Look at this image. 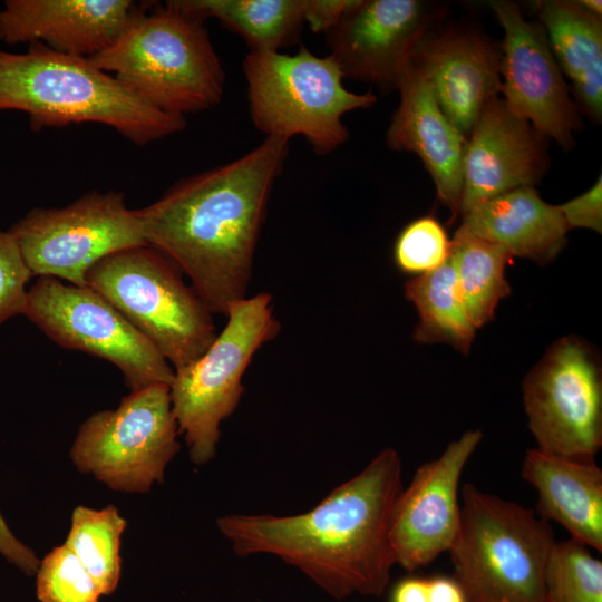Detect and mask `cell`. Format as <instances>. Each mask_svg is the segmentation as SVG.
Listing matches in <instances>:
<instances>
[{"mask_svg": "<svg viewBox=\"0 0 602 602\" xmlns=\"http://www.w3.org/2000/svg\"><path fill=\"white\" fill-rule=\"evenodd\" d=\"M402 488L401 457L386 447L305 513L230 514L216 525L239 556L274 555L334 599L380 596L396 565L389 532Z\"/></svg>", "mask_w": 602, "mask_h": 602, "instance_id": "obj_2", "label": "cell"}, {"mask_svg": "<svg viewBox=\"0 0 602 602\" xmlns=\"http://www.w3.org/2000/svg\"><path fill=\"white\" fill-rule=\"evenodd\" d=\"M31 276L12 235L0 231V326L23 314Z\"/></svg>", "mask_w": 602, "mask_h": 602, "instance_id": "obj_30", "label": "cell"}, {"mask_svg": "<svg viewBox=\"0 0 602 602\" xmlns=\"http://www.w3.org/2000/svg\"><path fill=\"white\" fill-rule=\"evenodd\" d=\"M546 602H602V562L570 538L555 542L545 572Z\"/></svg>", "mask_w": 602, "mask_h": 602, "instance_id": "obj_27", "label": "cell"}, {"mask_svg": "<svg viewBox=\"0 0 602 602\" xmlns=\"http://www.w3.org/2000/svg\"><path fill=\"white\" fill-rule=\"evenodd\" d=\"M23 315L60 347L115 365L130 391L173 380L174 369L155 347L88 285L40 276L28 289Z\"/></svg>", "mask_w": 602, "mask_h": 602, "instance_id": "obj_12", "label": "cell"}, {"mask_svg": "<svg viewBox=\"0 0 602 602\" xmlns=\"http://www.w3.org/2000/svg\"><path fill=\"white\" fill-rule=\"evenodd\" d=\"M522 477L537 491L541 517L562 525L572 540L602 552V469L594 459L531 448L523 459Z\"/></svg>", "mask_w": 602, "mask_h": 602, "instance_id": "obj_20", "label": "cell"}, {"mask_svg": "<svg viewBox=\"0 0 602 602\" xmlns=\"http://www.w3.org/2000/svg\"><path fill=\"white\" fill-rule=\"evenodd\" d=\"M410 64L466 139L484 107L501 93V49L475 30H431L416 47Z\"/></svg>", "mask_w": 602, "mask_h": 602, "instance_id": "obj_16", "label": "cell"}, {"mask_svg": "<svg viewBox=\"0 0 602 602\" xmlns=\"http://www.w3.org/2000/svg\"><path fill=\"white\" fill-rule=\"evenodd\" d=\"M36 574L40 602H99L97 584L66 544L48 552Z\"/></svg>", "mask_w": 602, "mask_h": 602, "instance_id": "obj_28", "label": "cell"}, {"mask_svg": "<svg viewBox=\"0 0 602 602\" xmlns=\"http://www.w3.org/2000/svg\"><path fill=\"white\" fill-rule=\"evenodd\" d=\"M527 425L538 449L594 459L602 446V366L588 341H554L523 381Z\"/></svg>", "mask_w": 602, "mask_h": 602, "instance_id": "obj_11", "label": "cell"}, {"mask_svg": "<svg viewBox=\"0 0 602 602\" xmlns=\"http://www.w3.org/2000/svg\"><path fill=\"white\" fill-rule=\"evenodd\" d=\"M8 232L31 275L86 287L88 271L117 251L144 245L138 210L120 192H90L60 208H33Z\"/></svg>", "mask_w": 602, "mask_h": 602, "instance_id": "obj_10", "label": "cell"}, {"mask_svg": "<svg viewBox=\"0 0 602 602\" xmlns=\"http://www.w3.org/2000/svg\"><path fill=\"white\" fill-rule=\"evenodd\" d=\"M482 439L478 429L465 431L437 458L420 465L400 492L389 537L396 564L407 572L427 566L452 547L460 521V477Z\"/></svg>", "mask_w": 602, "mask_h": 602, "instance_id": "obj_15", "label": "cell"}, {"mask_svg": "<svg viewBox=\"0 0 602 602\" xmlns=\"http://www.w3.org/2000/svg\"><path fill=\"white\" fill-rule=\"evenodd\" d=\"M145 4L125 32L89 58L155 108L184 117L219 105L225 74L204 19L174 0Z\"/></svg>", "mask_w": 602, "mask_h": 602, "instance_id": "obj_4", "label": "cell"}, {"mask_svg": "<svg viewBox=\"0 0 602 602\" xmlns=\"http://www.w3.org/2000/svg\"><path fill=\"white\" fill-rule=\"evenodd\" d=\"M546 140L503 98L492 99L467 138L460 215L509 191L535 187L550 163Z\"/></svg>", "mask_w": 602, "mask_h": 602, "instance_id": "obj_17", "label": "cell"}, {"mask_svg": "<svg viewBox=\"0 0 602 602\" xmlns=\"http://www.w3.org/2000/svg\"><path fill=\"white\" fill-rule=\"evenodd\" d=\"M144 7L129 0H7L0 40L91 58L114 45Z\"/></svg>", "mask_w": 602, "mask_h": 602, "instance_id": "obj_18", "label": "cell"}, {"mask_svg": "<svg viewBox=\"0 0 602 602\" xmlns=\"http://www.w3.org/2000/svg\"><path fill=\"white\" fill-rule=\"evenodd\" d=\"M405 295L419 315L412 332L415 341L446 343L469 353L476 329L463 308L450 258L437 269L409 279Z\"/></svg>", "mask_w": 602, "mask_h": 602, "instance_id": "obj_25", "label": "cell"}, {"mask_svg": "<svg viewBox=\"0 0 602 602\" xmlns=\"http://www.w3.org/2000/svg\"><path fill=\"white\" fill-rule=\"evenodd\" d=\"M570 229L582 227L602 232V176L581 195L559 205Z\"/></svg>", "mask_w": 602, "mask_h": 602, "instance_id": "obj_31", "label": "cell"}, {"mask_svg": "<svg viewBox=\"0 0 602 602\" xmlns=\"http://www.w3.org/2000/svg\"><path fill=\"white\" fill-rule=\"evenodd\" d=\"M579 2L590 12L602 17V2L600 0H579Z\"/></svg>", "mask_w": 602, "mask_h": 602, "instance_id": "obj_35", "label": "cell"}, {"mask_svg": "<svg viewBox=\"0 0 602 602\" xmlns=\"http://www.w3.org/2000/svg\"><path fill=\"white\" fill-rule=\"evenodd\" d=\"M450 261L465 313L475 329L489 322L511 287L505 268L512 256L460 224L452 239Z\"/></svg>", "mask_w": 602, "mask_h": 602, "instance_id": "obj_24", "label": "cell"}, {"mask_svg": "<svg viewBox=\"0 0 602 602\" xmlns=\"http://www.w3.org/2000/svg\"><path fill=\"white\" fill-rule=\"evenodd\" d=\"M534 11L552 51L572 82L580 113L602 119V17L571 0L535 1Z\"/></svg>", "mask_w": 602, "mask_h": 602, "instance_id": "obj_22", "label": "cell"}, {"mask_svg": "<svg viewBox=\"0 0 602 602\" xmlns=\"http://www.w3.org/2000/svg\"><path fill=\"white\" fill-rule=\"evenodd\" d=\"M504 30L501 93L508 109L531 123L564 149L582 128L580 110L570 97L562 69L538 21H527L507 0L489 2Z\"/></svg>", "mask_w": 602, "mask_h": 602, "instance_id": "obj_13", "label": "cell"}, {"mask_svg": "<svg viewBox=\"0 0 602 602\" xmlns=\"http://www.w3.org/2000/svg\"><path fill=\"white\" fill-rule=\"evenodd\" d=\"M203 18L217 19L240 35L250 51H280L297 40L307 0H174Z\"/></svg>", "mask_w": 602, "mask_h": 602, "instance_id": "obj_23", "label": "cell"}, {"mask_svg": "<svg viewBox=\"0 0 602 602\" xmlns=\"http://www.w3.org/2000/svg\"><path fill=\"white\" fill-rule=\"evenodd\" d=\"M288 154L289 139L265 137L138 210L145 243L179 268L212 313L226 317L246 298L269 197Z\"/></svg>", "mask_w": 602, "mask_h": 602, "instance_id": "obj_1", "label": "cell"}, {"mask_svg": "<svg viewBox=\"0 0 602 602\" xmlns=\"http://www.w3.org/2000/svg\"><path fill=\"white\" fill-rule=\"evenodd\" d=\"M397 90L400 101L391 116L389 148L415 153L431 176L436 195L452 219L460 215L463 164L467 139L445 116L429 86L409 62Z\"/></svg>", "mask_w": 602, "mask_h": 602, "instance_id": "obj_19", "label": "cell"}, {"mask_svg": "<svg viewBox=\"0 0 602 602\" xmlns=\"http://www.w3.org/2000/svg\"><path fill=\"white\" fill-rule=\"evenodd\" d=\"M462 225L493 242L512 258L547 264L566 244L569 227L559 205L535 187H521L479 203L462 215Z\"/></svg>", "mask_w": 602, "mask_h": 602, "instance_id": "obj_21", "label": "cell"}, {"mask_svg": "<svg viewBox=\"0 0 602 602\" xmlns=\"http://www.w3.org/2000/svg\"><path fill=\"white\" fill-rule=\"evenodd\" d=\"M227 321L207 350L174 370L172 409L191 460L204 465L216 453L220 426L237 407L243 375L256 351L280 331L272 295L260 292L232 303Z\"/></svg>", "mask_w": 602, "mask_h": 602, "instance_id": "obj_8", "label": "cell"}, {"mask_svg": "<svg viewBox=\"0 0 602 602\" xmlns=\"http://www.w3.org/2000/svg\"><path fill=\"white\" fill-rule=\"evenodd\" d=\"M168 385L130 391L117 408L98 411L79 427L70 449L76 468L113 491L147 493L164 482L181 445Z\"/></svg>", "mask_w": 602, "mask_h": 602, "instance_id": "obj_9", "label": "cell"}, {"mask_svg": "<svg viewBox=\"0 0 602 602\" xmlns=\"http://www.w3.org/2000/svg\"><path fill=\"white\" fill-rule=\"evenodd\" d=\"M452 240L433 216H421L407 224L395 242L397 268L414 276L430 272L447 261Z\"/></svg>", "mask_w": 602, "mask_h": 602, "instance_id": "obj_29", "label": "cell"}, {"mask_svg": "<svg viewBox=\"0 0 602 602\" xmlns=\"http://www.w3.org/2000/svg\"><path fill=\"white\" fill-rule=\"evenodd\" d=\"M428 602H467L464 590L454 576L436 575L427 579Z\"/></svg>", "mask_w": 602, "mask_h": 602, "instance_id": "obj_34", "label": "cell"}, {"mask_svg": "<svg viewBox=\"0 0 602 602\" xmlns=\"http://www.w3.org/2000/svg\"><path fill=\"white\" fill-rule=\"evenodd\" d=\"M86 284L108 301L172 366L200 358L216 337L212 312L179 268L144 244L96 263Z\"/></svg>", "mask_w": 602, "mask_h": 602, "instance_id": "obj_7", "label": "cell"}, {"mask_svg": "<svg viewBox=\"0 0 602 602\" xmlns=\"http://www.w3.org/2000/svg\"><path fill=\"white\" fill-rule=\"evenodd\" d=\"M250 115L265 137L290 140L302 136L313 152L328 155L349 137L344 114L371 107L372 93L357 94L343 85V75L328 55L319 57L304 46L294 55L249 51L243 61Z\"/></svg>", "mask_w": 602, "mask_h": 602, "instance_id": "obj_6", "label": "cell"}, {"mask_svg": "<svg viewBox=\"0 0 602 602\" xmlns=\"http://www.w3.org/2000/svg\"><path fill=\"white\" fill-rule=\"evenodd\" d=\"M126 520L114 505L77 506L65 544L78 557L101 595L115 592L122 575L120 541Z\"/></svg>", "mask_w": 602, "mask_h": 602, "instance_id": "obj_26", "label": "cell"}, {"mask_svg": "<svg viewBox=\"0 0 602 602\" xmlns=\"http://www.w3.org/2000/svg\"><path fill=\"white\" fill-rule=\"evenodd\" d=\"M441 16L437 4L421 0H353L326 31L329 55L343 78L397 90L416 47Z\"/></svg>", "mask_w": 602, "mask_h": 602, "instance_id": "obj_14", "label": "cell"}, {"mask_svg": "<svg viewBox=\"0 0 602 602\" xmlns=\"http://www.w3.org/2000/svg\"><path fill=\"white\" fill-rule=\"evenodd\" d=\"M353 0H307L305 22L313 32L328 31Z\"/></svg>", "mask_w": 602, "mask_h": 602, "instance_id": "obj_32", "label": "cell"}, {"mask_svg": "<svg viewBox=\"0 0 602 602\" xmlns=\"http://www.w3.org/2000/svg\"><path fill=\"white\" fill-rule=\"evenodd\" d=\"M20 110L30 127L99 123L136 145L183 130L184 117L164 113L139 98L89 58L31 42L26 52L0 49V110Z\"/></svg>", "mask_w": 602, "mask_h": 602, "instance_id": "obj_3", "label": "cell"}, {"mask_svg": "<svg viewBox=\"0 0 602 602\" xmlns=\"http://www.w3.org/2000/svg\"><path fill=\"white\" fill-rule=\"evenodd\" d=\"M555 542L548 521L533 509L466 483L448 551L453 576L467 602H546L545 572Z\"/></svg>", "mask_w": 602, "mask_h": 602, "instance_id": "obj_5", "label": "cell"}, {"mask_svg": "<svg viewBox=\"0 0 602 602\" xmlns=\"http://www.w3.org/2000/svg\"><path fill=\"white\" fill-rule=\"evenodd\" d=\"M389 602H428V582L420 576L397 581L390 591Z\"/></svg>", "mask_w": 602, "mask_h": 602, "instance_id": "obj_33", "label": "cell"}]
</instances>
